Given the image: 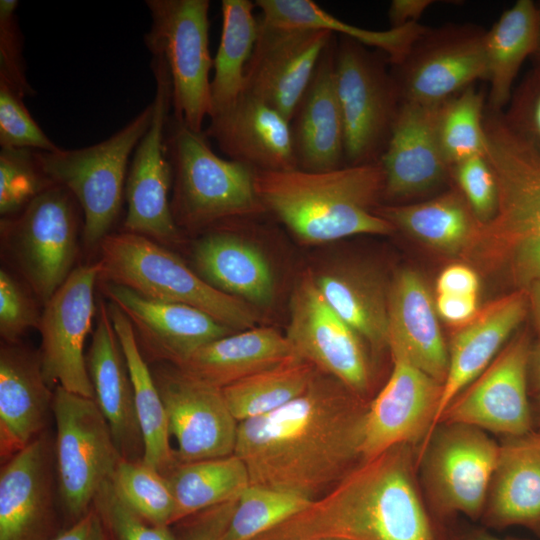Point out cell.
<instances>
[{"label": "cell", "mask_w": 540, "mask_h": 540, "mask_svg": "<svg viewBox=\"0 0 540 540\" xmlns=\"http://www.w3.org/2000/svg\"><path fill=\"white\" fill-rule=\"evenodd\" d=\"M369 406L337 378L317 372L290 403L239 423L234 454L250 484L321 497L362 461Z\"/></svg>", "instance_id": "6da1fadb"}, {"label": "cell", "mask_w": 540, "mask_h": 540, "mask_svg": "<svg viewBox=\"0 0 540 540\" xmlns=\"http://www.w3.org/2000/svg\"><path fill=\"white\" fill-rule=\"evenodd\" d=\"M413 446L362 460L307 508L254 540H436Z\"/></svg>", "instance_id": "7a4b0ae2"}, {"label": "cell", "mask_w": 540, "mask_h": 540, "mask_svg": "<svg viewBox=\"0 0 540 540\" xmlns=\"http://www.w3.org/2000/svg\"><path fill=\"white\" fill-rule=\"evenodd\" d=\"M484 130L497 210L479 223L462 256L528 291L540 281V154L512 132L502 112L486 108Z\"/></svg>", "instance_id": "3957f363"}, {"label": "cell", "mask_w": 540, "mask_h": 540, "mask_svg": "<svg viewBox=\"0 0 540 540\" xmlns=\"http://www.w3.org/2000/svg\"><path fill=\"white\" fill-rule=\"evenodd\" d=\"M254 180L265 210L305 244L396 231L375 212L383 201L380 162L329 171H255Z\"/></svg>", "instance_id": "277c9868"}, {"label": "cell", "mask_w": 540, "mask_h": 540, "mask_svg": "<svg viewBox=\"0 0 540 540\" xmlns=\"http://www.w3.org/2000/svg\"><path fill=\"white\" fill-rule=\"evenodd\" d=\"M99 279L145 297L185 304L234 331L254 328L258 315L249 303L205 281L155 240L132 232L108 234L100 243Z\"/></svg>", "instance_id": "5b68a950"}, {"label": "cell", "mask_w": 540, "mask_h": 540, "mask_svg": "<svg viewBox=\"0 0 540 540\" xmlns=\"http://www.w3.org/2000/svg\"><path fill=\"white\" fill-rule=\"evenodd\" d=\"M166 151L172 168L171 209L178 225L198 229L265 212L255 189V170L218 156L204 132L169 120Z\"/></svg>", "instance_id": "8992f818"}, {"label": "cell", "mask_w": 540, "mask_h": 540, "mask_svg": "<svg viewBox=\"0 0 540 540\" xmlns=\"http://www.w3.org/2000/svg\"><path fill=\"white\" fill-rule=\"evenodd\" d=\"M152 116L150 103L102 142L80 149L35 151L46 176L66 188L80 205L83 239L88 247L100 245L119 214L128 159L148 130Z\"/></svg>", "instance_id": "52a82bcc"}, {"label": "cell", "mask_w": 540, "mask_h": 540, "mask_svg": "<svg viewBox=\"0 0 540 540\" xmlns=\"http://www.w3.org/2000/svg\"><path fill=\"white\" fill-rule=\"evenodd\" d=\"M335 79L344 126L345 166L379 162L402 104L387 56L340 36Z\"/></svg>", "instance_id": "ba28073f"}, {"label": "cell", "mask_w": 540, "mask_h": 540, "mask_svg": "<svg viewBox=\"0 0 540 540\" xmlns=\"http://www.w3.org/2000/svg\"><path fill=\"white\" fill-rule=\"evenodd\" d=\"M152 23L145 44L162 58L171 80L173 118L203 132L212 112L213 58L209 51L208 0H147Z\"/></svg>", "instance_id": "9c48e42d"}, {"label": "cell", "mask_w": 540, "mask_h": 540, "mask_svg": "<svg viewBox=\"0 0 540 540\" xmlns=\"http://www.w3.org/2000/svg\"><path fill=\"white\" fill-rule=\"evenodd\" d=\"M52 413L58 493L65 510L77 520L94 506L98 493L112 481L123 458L93 398L57 386Z\"/></svg>", "instance_id": "30bf717a"}, {"label": "cell", "mask_w": 540, "mask_h": 540, "mask_svg": "<svg viewBox=\"0 0 540 540\" xmlns=\"http://www.w3.org/2000/svg\"><path fill=\"white\" fill-rule=\"evenodd\" d=\"M486 30L448 23L428 27L391 66L402 102L438 105L478 81H487Z\"/></svg>", "instance_id": "8fae6325"}, {"label": "cell", "mask_w": 540, "mask_h": 540, "mask_svg": "<svg viewBox=\"0 0 540 540\" xmlns=\"http://www.w3.org/2000/svg\"><path fill=\"white\" fill-rule=\"evenodd\" d=\"M76 199L53 184L2 230L31 288L45 305L68 278L77 250Z\"/></svg>", "instance_id": "7c38bea8"}, {"label": "cell", "mask_w": 540, "mask_h": 540, "mask_svg": "<svg viewBox=\"0 0 540 540\" xmlns=\"http://www.w3.org/2000/svg\"><path fill=\"white\" fill-rule=\"evenodd\" d=\"M500 445L487 432L465 424H440L417 456L434 504L472 518L485 508Z\"/></svg>", "instance_id": "4fadbf2b"}, {"label": "cell", "mask_w": 540, "mask_h": 540, "mask_svg": "<svg viewBox=\"0 0 540 540\" xmlns=\"http://www.w3.org/2000/svg\"><path fill=\"white\" fill-rule=\"evenodd\" d=\"M156 83L150 126L135 148L125 184L127 213L124 228L162 243L178 240L168 195L172 168L166 151V128L171 108V80L164 60L153 56Z\"/></svg>", "instance_id": "5bb4252c"}, {"label": "cell", "mask_w": 540, "mask_h": 540, "mask_svg": "<svg viewBox=\"0 0 540 540\" xmlns=\"http://www.w3.org/2000/svg\"><path fill=\"white\" fill-rule=\"evenodd\" d=\"M289 312L285 336L294 355L366 398L372 374L364 341L327 304L311 271L295 282Z\"/></svg>", "instance_id": "9a60e30c"}, {"label": "cell", "mask_w": 540, "mask_h": 540, "mask_svg": "<svg viewBox=\"0 0 540 540\" xmlns=\"http://www.w3.org/2000/svg\"><path fill=\"white\" fill-rule=\"evenodd\" d=\"M178 463L234 454L239 422L223 390L165 363L151 369Z\"/></svg>", "instance_id": "2e32d148"}, {"label": "cell", "mask_w": 540, "mask_h": 540, "mask_svg": "<svg viewBox=\"0 0 540 540\" xmlns=\"http://www.w3.org/2000/svg\"><path fill=\"white\" fill-rule=\"evenodd\" d=\"M531 350L526 332L513 337L490 365L448 405L438 425L465 424L505 438L533 432V415L528 401Z\"/></svg>", "instance_id": "e0dca14e"}, {"label": "cell", "mask_w": 540, "mask_h": 540, "mask_svg": "<svg viewBox=\"0 0 540 540\" xmlns=\"http://www.w3.org/2000/svg\"><path fill=\"white\" fill-rule=\"evenodd\" d=\"M99 275V262L74 269L44 305L39 327V356L47 385L93 399L84 344L92 326Z\"/></svg>", "instance_id": "ac0fdd59"}, {"label": "cell", "mask_w": 540, "mask_h": 540, "mask_svg": "<svg viewBox=\"0 0 540 540\" xmlns=\"http://www.w3.org/2000/svg\"><path fill=\"white\" fill-rule=\"evenodd\" d=\"M391 375L369 402L365 415L362 460L400 444L421 442L419 455L434 431L443 384L415 366L404 354L391 352Z\"/></svg>", "instance_id": "d6986e66"}, {"label": "cell", "mask_w": 540, "mask_h": 540, "mask_svg": "<svg viewBox=\"0 0 540 540\" xmlns=\"http://www.w3.org/2000/svg\"><path fill=\"white\" fill-rule=\"evenodd\" d=\"M438 106L402 102L379 160L384 171L386 204L425 200L451 183L450 165L437 137Z\"/></svg>", "instance_id": "ffe728a7"}, {"label": "cell", "mask_w": 540, "mask_h": 540, "mask_svg": "<svg viewBox=\"0 0 540 540\" xmlns=\"http://www.w3.org/2000/svg\"><path fill=\"white\" fill-rule=\"evenodd\" d=\"M333 37L329 31L280 29L259 21L256 43L245 69L244 92L290 121Z\"/></svg>", "instance_id": "44dd1931"}, {"label": "cell", "mask_w": 540, "mask_h": 540, "mask_svg": "<svg viewBox=\"0 0 540 540\" xmlns=\"http://www.w3.org/2000/svg\"><path fill=\"white\" fill-rule=\"evenodd\" d=\"M101 288L127 316L139 345L156 361L178 366L207 343L237 332L192 306L151 299L109 282L102 281Z\"/></svg>", "instance_id": "7402d4cb"}, {"label": "cell", "mask_w": 540, "mask_h": 540, "mask_svg": "<svg viewBox=\"0 0 540 540\" xmlns=\"http://www.w3.org/2000/svg\"><path fill=\"white\" fill-rule=\"evenodd\" d=\"M209 119L205 136L230 160L255 171L297 168L290 121L262 100L243 92Z\"/></svg>", "instance_id": "603a6c76"}, {"label": "cell", "mask_w": 540, "mask_h": 540, "mask_svg": "<svg viewBox=\"0 0 540 540\" xmlns=\"http://www.w3.org/2000/svg\"><path fill=\"white\" fill-rule=\"evenodd\" d=\"M337 37L323 51L290 119L297 168L329 171L345 166L344 126L336 89Z\"/></svg>", "instance_id": "cb8c5ba5"}, {"label": "cell", "mask_w": 540, "mask_h": 540, "mask_svg": "<svg viewBox=\"0 0 540 540\" xmlns=\"http://www.w3.org/2000/svg\"><path fill=\"white\" fill-rule=\"evenodd\" d=\"M54 450L46 433L2 464L0 540H41L52 514Z\"/></svg>", "instance_id": "d4e9b609"}, {"label": "cell", "mask_w": 540, "mask_h": 540, "mask_svg": "<svg viewBox=\"0 0 540 540\" xmlns=\"http://www.w3.org/2000/svg\"><path fill=\"white\" fill-rule=\"evenodd\" d=\"M86 362L94 400L107 421L121 457L128 461H142L144 440L132 382L108 304L104 302L99 304Z\"/></svg>", "instance_id": "484cf974"}, {"label": "cell", "mask_w": 540, "mask_h": 540, "mask_svg": "<svg viewBox=\"0 0 540 540\" xmlns=\"http://www.w3.org/2000/svg\"><path fill=\"white\" fill-rule=\"evenodd\" d=\"M53 391L41 369L40 356L17 343L0 351V456L4 464L38 436L52 412Z\"/></svg>", "instance_id": "4316f807"}, {"label": "cell", "mask_w": 540, "mask_h": 540, "mask_svg": "<svg viewBox=\"0 0 540 540\" xmlns=\"http://www.w3.org/2000/svg\"><path fill=\"white\" fill-rule=\"evenodd\" d=\"M388 348L444 384L449 351L427 284L412 269L398 271L389 286Z\"/></svg>", "instance_id": "83f0119b"}, {"label": "cell", "mask_w": 540, "mask_h": 540, "mask_svg": "<svg viewBox=\"0 0 540 540\" xmlns=\"http://www.w3.org/2000/svg\"><path fill=\"white\" fill-rule=\"evenodd\" d=\"M528 309V291L514 290L478 310L456 332L449 349L448 371L434 431L448 405L495 359L503 344L526 317Z\"/></svg>", "instance_id": "f1b7e54d"}, {"label": "cell", "mask_w": 540, "mask_h": 540, "mask_svg": "<svg viewBox=\"0 0 540 540\" xmlns=\"http://www.w3.org/2000/svg\"><path fill=\"white\" fill-rule=\"evenodd\" d=\"M500 445L484 508L496 527L522 526L540 535V432Z\"/></svg>", "instance_id": "f546056e"}, {"label": "cell", "mask_w": 540, "mask_h": 540, "mask_svg": "<svg viewBox=\"0 0 540 540\" xmlns=\"http://www.w3.org/2000/svg\"><path fill=\"white\" fill-rule=\"evenodd\" d=\"M198 274L216 289L250 305H268L274 297V277L264 254L244 237L211 232L194 249Z\"/></svg>", "instance_id": "4dcf8cb0"}, {"label": "cell", "mask_w": 540, "mask_h": 540, "mask_svg": "<svg viewBox=\"0 0 540 540\" xmlns=\"http://www.w3.org/2000/svg\"><path fill=\"white\" fill-rule=\"evenodd\" d=\"M314 278L327 304L374 352L388 348L390 285L380 273L363 265L340 264Z\"/></svg>", "instance_id": "1f68e13d"}, {"label": "cell", "mask_w": 540, "mask_h": 540, "mask_svg": "<svg viewBox=\"0 0 540 540\" xmlns=\"http://www.w3.org/2000/svg\"><path fill=\"white\" fill-rule=\"evenodd\" d=\"M292 356L285 335L271 327H254L207 343L178 367L222 389Z\"/></svg>", "instance_id": "d6a6232c"}, {"label": "cell", "mask_w": 540, "mask_h": 540, "mask_svg": "<svg viewBox=\"0 0 540 540\" xmlns=\"http://www.w3.org/2000/svg\"><path fill=\"white\" fill-rule=\"evenodd\" d=\"M375 212L396 230L448 255H462L479 225L454 186L417 202L381 204Z\"/></svg>", "instance_id": "836d02e7"}, {"label": "cell", "mask_w": 540, "mask_h": 540, "mask_svg": "<svg viewBox=\"0 0 540 540\" xmlns=\"http://www.w3.org/2000/svg\"><path fill=\"white\" fill-rule=\"evenodd\" d=\"M538 34L539 11L532 0H517L486 30L487 109L504 111L523 63L535 52Z\"/></svg>", "instance_id": "e575fe53"}, {"label": "cell", "mask_w": 540, "mask_h": 540, "mask_svg": "<svg viewBox=\"0 0 540 540\" xmlns=\"http://www.w3.org/2000/svg\"><path fill=\"white\" fill-rule=\"evenodd\" d=\"M108 311L132 382L136 412L144 440L142 461L165 475L178 461L170 443L167 416L160 393L152 371L140 351L131 322L111 302L108 303Z\"/></svg>", "instance_id": "d590c367"}, {"label": "cell", "mask_w": 540, "mask_h": 540, "mask_svg": "<svg viewBox=\"0 0 540 540\" xmlns=\"http://www.w3.org/2000/svg\"><path fill=\"white\" fill-rule=\"evenodd\" d=\"M259 21L267 26L289 30H324L351 38L385 54L390 65L397 64L426 26L412 23L388 30L354 26L323 10L312 0H256Z\"/></svg>", "instance_id": "8d00e7d4"}, {"label": "cell", "mask_w": 540, "mask_h": 540, "mask_svg": "<svg viewBox=\"0 0 540 540\" xmlns=\"http://www.w3.org/2000/svg\"><path fill=\"white\" fill-rule=\"evenodd\" d=\"M164 477L175 503L173 522L237 500L250 485L248 469L236 454L178 463Z\"/></svg>", "instance_id": "74e56055"}, {"label": "cell", "mask_w": 540, "mask_h": 540, "mask_svg": "<svg viewBox=\"0 0 540 540\" xmlns=\"http://www.w3.org/2000/svg\"><path fill=\"white\" fill-rule=\"evenodd\" d=\"M250 0H222V32L213 58L211 115L234 103L244 92L245 69L253 52L259 29ZM210 115V116H211Z\"/></svg>", "instance_id": "f35d334b"}, {"label": "cell", "mask_w": 540, "mask_h": 540, "mask_svg": "<svg viewBox=\"0 0 540 540\" xmlns=\"http://www.w3.org/2000/svg\"><path fill=\"white\" fill-rule=\"evenodd\" d=\"M319 370L292 356L282 363L222 388L226 402L240 423L290 403L310 385Z\"/></svg>", "instance_id": "ab89813d"}, {"label": "cell", "mask_w": 540, "mask_h": 540, "mask_svg": "<svg viewBox=\"0 0 540 540\" xmlns=\"http://www.w3.org/2000/svg\"><path fill=\"white\" fill-rule=\"evenodd\" d=\"M486 103L487 95L472 85L439 104L437 137L450 166L473 156L485 155Z\"/></svg>", "instance_id": "60d3db41"}, {"label": "cell", "mask_w": 540, "mask_h": 540, "mask_svg": "<svg viewBox=\"0 0 540 540\" xmlns=\"http://www.w3.org/2000/svg\"><path fill=\"white\" fill-rule=\"evenodd\" d=\"M311 502L294 493L250 484L237 500L223 540H254Z\"/></svg>", "instance_id": "b9f144b4"}, {"label": "cell", "mask_w": 540, "mask_h": 540, "mask_svg": "<svg viewBox=\"0 0 540 540\" xmlns=\"http://www.w3.org/2000/svg\"><path fill=\"white\" fill-rule=\"evenodd\" d=\"M117 496L153 525L173 523L174 499L163 474L143 461L122 459L112 478Z\"/></svg>", "instance_id": "7bdbcfd3"}, {"label": "cell", "mask_w": 540, "mask_h": 540, "mask_svg": "<svg viewBox=\"0 0 540 540\" xmlns=\"http://www.w3.org/2000/svg\"><path fill=\"white\" fill-rule=\"evenodd\" d=\"M53 184L43 172L34 150L1 148V215L24 210L36 196Z\"/></svg>", "instance_id": "ee69618b"}, {"label": "cell", "mask_w": 540, "mask_h": 540, "mask_svg": "<svg viewBox=\"0 0 540 540\" xmlns=\"http://www.w3.org/2000/svg\"><path fill=\"white\" fill-rule=\"evenodd\" d=\"M451 183L460 192L480 224L490 221L497 210L498 189L485 155L473 156L450 166Z\"/></svg>", "instance_id": "f6af8a7d"}, {"label": "cell", "mask_w": 540, "mask_h": 540, "mask_svg": "<svg viewBox=\"0 0 540 540\" xmlns=\"http://www.w3.org/2000/svg\"><path fill=\"white\" fill-rule=\"evenodd\" d=\"M0 145L44 152L59 149L32 118L23 98L3 81H0Z\"/></svg>", "instance_id": "bcb514c9"}, {"label": "cell", "mask_w": 540, "mask_h": 540, "mask_svg": "<svg viewBox=\"0 0 540 540\" xmlns=\"http://www.w3.org/2000/svg\"><path fill=\"white\" fill-rule=\"evenodd\" d=\"M502 116L512 132L540 154V66L532 65L514 87Z\"/></svg>", "instance_id": "7dc6e473"}, {"label": "cell", "mask_w": 540, "mask_h": 540, "mask_svg": "<svg viewBox=\"0 0 540 540\" xmlns=\"http://www.w3.org/2000/svg\"><path fill=\"white\" fill-rule=\"evenodd\" d=\"M16 0H0V81L22 98L35 94L26 77L23 36L16 18Z\"/></svg>", "instance_id": "c3c4849f"}, {"label": "cell", "mask_w": 540, "mask_h": 540, "mask_svg": "<svg viewBox=\"0 0 540 540\" xmlns=\"http://www.w3.org/2000/svg\"><path fill=\"white\" fill-rule=\"evenodd\" d=\"M94 506L117 540H176L168 526L153 525L130 509L117 496L112 481L102 487Z\"/></svg>", "instance_id": "681fc988"}, {"label": "cell", "mask_w": 540, "mask_h": 540, "mask_svg": "<svg viewBox=\"0 0 540 540\" xmlns=\"http://www.w3.org/2000/svg\"><path fill=\"white\" fill-rule=\"evenodd\" d=\"M41 315L20 284L0 271V334L5 343H17L29 329H39Z\"/></svg>", "instance_id": "f907efd6"}, {"label": "cell", "mask_w": 540, "mask_h": 540, "mask_svg": "<svg viewBox=\"0 0 540 540\" xmlns=\"http://www.w3.org/2000/svg\"><path fill=\"white\" fill-rule=\"evenodd\" d=\"M237 500L197 513L183 540H223Z\"/></svg>", "instance_id": "816d5d0a"}, {"label": "cell", "mask_w": 540, "mask_h": 540, "mask_svg": "<svg viewBox=\"0 0 540 540\" xmlns=\"http://www.w3.org/2000/svg\"><path fill=\"white\" fill-rule=\"evenodd\" d=\"M480 281L473 268L465 264L446 267L437 279L438 294L477 295Z\"/></svg>", "instance_id": "f5cc1de1"}, {"label": "cell", "mask_w": 540, "mask_h": 540, "mask_svg": "<svg viewBox=\"0 0 540 540\" xmlns=\"http://www.w3.org/2000/svg\"><path fill=\"white\" fill-rule=\"evenodd\" d=\"M441 318L451 324H465L478 312L477 295L438 294L435 303Z\"/></svg>", "instance_id": "db71d44e"}, {"label": "cell", "mask_w": 540, "mask_h": 540, "mask_svg": "<svg viewBox=\"0 0 540 540\" xmlns=\"http://www.w3.org/2000/svg\"><path fill=\"white\" fill-rule=\"evenodd\" d=\"M104 523L100 512L93 506L69 529L52 540H108Z\"/></svg>", "instance_id": "11a10c76"}, {"label": "cell", "mask_w": 540, "mask_h": 540, "mask_svg": "<svg viewBox=\"0 0 540 540\" xmlns=\"http://www.w3.org/2000/svg\"><path fill=\"white\" fill-rule=\"evenodd\" d=\"M435 2L433 0H393L388 8L391 28L418 23V19Z\"/></svg>", "instance_id": "9f6ffc18"}, {"label": "cell", "mask_w": 540, "mask_h": 540, "mask_svg": "<svg viewBox=\"0 0 540 540\" xmlns=\"http://www.w3.org/2000/svg\"><path fill=\"white\" fill-rule=\"evenodd\" d=\"M529 373L533 389L540 394V343L531 350Z\"/></svg>", "instance_id": "6f0895ef"}, {"label": "cell", "mask_w": 540, "mask_h": 540, "mask_svg": "<svg viewBox=\"0 0 540 540\" xmlns=\"http://www.w3.org/2000/svg\"><path fill=\"white\" fill-rule=\"evenodd\" d=\"M529 305L532 309L535 323L540 332V281L536 282L529 290Z\"/></svg>", "instance_id": "680465c9"}, {"label": "cell", "mask_w": 540, "mask_h": 540, "mask_svg": "<svg viewBox=\"0 0 540 540\" xmlns=\"http://www.w3.org/2000/svg\"><path fill=\"white\" fill-rule=\"evenodd\" d=\"M538 11H539V34H538V42L535 49V52L533 53L531 60L533 65L540 66V2H537Z\"/></svg>", "instance_id": "91938a15"}, {"label": "cell", "mask_w": 540, "mask_h": 540, "mask_svg": "<svg viewBox=\"0 0 540 540\" xmlns=\"http://www.w3.org/2000/svg\"><path fill=\"white\" fill-rule=\"evenodd\" d=\"M475 540H512V539H499L488 535H480Z\"/></svg>", "instance_id": "94428289"}, {"label": "cell", "mask_w": 540, "mask_h": 540, "mask_svg": "<svg viewBox=\"0 0 540 540\" xmlns=\"http://www.w3.org/2000/svg\"><path fill=\"white\" fill-rule=\"evenodd\" d=\"M538 408H537V418L539 420V424H540V394H539V398H538Z\"/></svg>", "instance_id": "6125c7cd"}, {"label": "cell", "mask_w": 540, "mask_h": 540, "mask_svg": "<svg viewBox=\"0 0 540 540\" xmlns=\"http://www.w3.org/2000/svg\"><path fill=\"white\" fill-rule=\"evenodd\" d=\"M313 540H328V539H313Z\"/></svg>", "instance_id": "be15d7a7"}]
</instances>
